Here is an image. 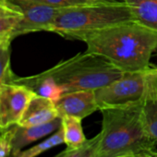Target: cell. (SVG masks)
Segmentation results:
<instances>
[{
    "label": "cell",
    "mask_w": 157,
    "mask_h": 157,
    "mask_svg": "<svg viewBox=\"0 0 157 157\" xmlns=\"http://www.w3.org/2000/svg\"><path fill=\"white\" fill-rule=\"evenodd\" d=\"M80 41L88 52L103 56L123 72L145 70L157 49V32L136 21L87 33Z\"/></svg>",
    "instance_id": "1"
},
{
    "label": "cell",
    "mask_w": 157,
    "mask_h": 157,
    "mask_svg": "<svg viewBox=\"0 0 157 157\" xmlns=\"http://www.w3.org/2000/svg\"><path fill=\"white\" fill-rule=\"evenodd\" d=\"M98 157L135 154L140 157L154 153L155 142L147 135L141 117V103L103 108Z\"/></svg>",
    "instance_id": "2"
},
{
    "label": "cell",
    "mask_w": 157,
    "mask_h": 157,
    "mask_svg": "<svg viewBox=\"0 0 157 157\" xmlns=\"http://www.w3.org/2000/svg\"><path fill=\"white\" fill-rule=\"evenodd\" d=\"M134 21L124 1H95L60 9L47 32L65 39L78 40L87 33Z\"/></svg>",
    "instance_id": "3"
},
{
    "label": "cell",
    "mask_w": 157,
    "mask_h": 157,
    "mask_svg": "<svg viewBox=\"0 0 157 157\" xmlns=\"http://www.w3.org/2000/svg\"><path fill=\"white\" fill-rule=\"evenodd\" d=\"M44 72L56 82L63 94L82 90L95 91L124 73L103 56L88 51L60 61Z\"/></svg>",
    "instance_id": "4"
},
{
    "label": "cell",
    "mask_w": 157,
    "mask_h": 157,
    "mask_svg": "<svg viewBox=\"0 0 157 157\" xmlns=\"http://www.w3.org/2000/svg\"><path fill=\"white\" fill-rule=\"evenodd\" d=\"M153 67L124 72L109 84L94 91L99 110L140 104L146 94Z\"/></svg>",
    "instance_id": "5"
},
{
    "label": "cell",
    "mask_w": 157,
    "mask_h": 157,
    "mask_svg": "<svg viewBox=\"0 0 157 157\" xmlns=\"http://www.w3.org/2000/svg\"><path fill=\"white\" fill-rule=\"evenodd\" d=\"M36 94L26 85L9 82L0 84V132L18 125Z\"/></svg>",
    "instance_id": "6"
},
{
    "label": "cell",
    "mask_w": 157,
    "mask_h": 157,
    "mask_svg": "<svg viewBox=\"0 0 157 157\" xmlns=\"http://www.w3.org/2000/svg\"><path fill=\"white\" fill-rule=\"evenodd\" d=\"M16 6L23 15L17 30L14 33V38L19 35L47 32L48 27L54 21L60 9L38 3L32 0H8Z\"/></svg>",
    "instance_id": "7"
},
{
    "label": "cell",
    "mask_w": 157,
    "mask_h": 157,
    "mask_svg": "<svg viewBox=\"0 0 157 157\" xmlns=\"http://www.w3.org/2000/svg\"><path fill=\"white\" fill-rule=\"evenodd\" d=\"M55 104L59 117L69 116L83 119L99 110L95 93L92 90L64 94Z\"/></svg>",
    "instance_id": "8"
},
{
    "label": "cell",
    "mask_w": 157,
    "mask_h": 157,
    "mask_svg": "<svg viewBox=\"0 0 157 157\" xmlns=\"http://www.w3.org/2000/svg\"><path fill=\"white\" fill-rule=\"evenodd\" d=\"M62 125V118L57 117L55 120L37 126L22 127L15 125L12 137V156L18 154L24 147L31 143L39 140L45 136L56 131ZM11 156V157H12Z\"/></svg>",
    "instance_id": "9"
},
{
    "label": "cell",
    "mask_w": 157,
    "mask_h": 157,
    "mask_svg": "<svg viewBox=\"0 0 157 157\" xmlns=\"http://www.w3.org/2000/svg\"><path fill=\"white\" fill-rule=\"evenodd\" d=\"M57 117H59V116L55 102L35 94L30 101L18 125L22 127L43 125Z\"/></svg>",
    "instance_id": "10"
},
{
    "label": "cell",
    "mask_w": 157,
    "mask_h": 157,
    "mask_svg": "<svg viewBox=\"0 0 157 157\" xmlns=\"http://www.w3.org/2000/svg\"><path fill=\"white\" fill-rule=\"evenodd\" d=\"M141 117L149 138L157 143V68L153 67L146 94L141 102Z\"/></svg>",
    "instance_id": "11"
},
{
    "label": "cell",
    "mask_w": 157,
    "mask_h": 157,
    "mask_svg": "<svg viewBox=\"0 0 157 157\" xmlns=\"http://www.w3.org/2000/svg\"><path fill=\"white\" fill-rule=\"evenodd\" d=\"M134 21L157 32V0H124Z\"/></svg>",
    "instance_id": "12"
},
{
    "label": "cell",
    "mask_w": 157,
    "mask_h": 157,
    "mask_svg": "<svg viewBox=\"0 0 157 157\" xmlns=\"http://www.w3.org/2000/svg\"><path fill=\"white\" fill-rule=\"evenodd\" d=\"M23 18L22 12L8 0H0V39H14V33Z\"/></svg>",
    "instance_id": "13"
},
{
    "label": "cell",
    "mask_w": 157,
    "mask_h": 157,
    "mask_svg": "<svg viewBox=\"0 0 157 157\" xmlns=\"http://www.w3.org/2000/svg\"><path fill=\"white\" fill-rule=\"evenodd\" d=\"M62 118V128L64 132V143L68 149L81 147L86 140V137L82 126V120L78 117L66 116Z\"/></svg>",
    "instance_id": "14"
},
{
    "label": "cell",
    "mask_w": 157,
    "mask_h": 157,
    "mask_svg": "<svg viewBox=\"0 0 157 157\" xmlns=\"http://www.w3.org/2000/svg\"><path fill=\"white\" fill-rule=\"evenodd\" d=\"M62 143H64V132H63L62 127H60L49 138L45 139L44 140L41 141L40 143H38L29 149L21 151L18 154H16L12 157H36V156L40 155L41 153H43L56 146H58Z\"/></svg>",
    "instance_id": "15"
},
{
    "label": "cell",
    "mask_w": 157,
    "mask_h": 157,
    "mask_svg": "<svg viewBox=\"0 0 157 157\" xmlns=\"http://www.w3.org/2000/svg\"><path fill=\"white\" fill-rule=\"evenodd\" d=\"M11 38L0 39V84L8 82L13 74L10 68Z\"/></svg>",
    "instance_id": "16"
},
{
    "label": "cell",
    "mask_w": 157,
    "mask_h": 157,
    "mask_svg": "<svg viewBox=\"0 0 157 157\" xmlns=\"http://www.w3.org/2000/svg\"><path fill=\"white\" fill-rule=\"evenodd\" d=\"M99 142L100 133L94 138L87 140L81 147L77 149L67 148L62 157H98Z\"/></svg>",
    "instance_id": "17"
},
{
    "label": "cell",
    "mask_w": 157,
    "mask_h": 157,
    "mask_svg": "<svg viewBox=\"0 0 157 157\" xmlns=\"http://www.w3.org/2000/svg\"><path fill=\"white\" fill-rule=\"evenodd\" d=\"M12 127L6 131L0 133V157L12 156Z\"/></svg>",
    "instance_id": "18"
},
{
    "label": "cell",
    "mask_w": 157,
    "mask_h": 157,
    "mask_svg": "<svg viewBox=\"0 0 157 157\" xmlns=\"http://www.w3.org/2000/svg\"><path fill=\"white\" fill-rule=\"evenodd\" d=\"M38 3H42L47 6L63 9V8H69L74 6H78L86 3L92 2L91 0H32Z\"/></svg>",
    "instance_id": "19"
},
{
    "label": "cell",
    "mask_w": 157,
    "mask_h": 157,
    "mask_svg": "<svg viewBox=\"0 0 157 157\" xmlns=\"http://www.w3.org/2000/svg\"><path fill=\"white\" fill-rule=\"evenodd\" d=\"M114 157H140L135 154H124V155H118V156H114Z\"/></svg>",
    "instance_id": "20"
},
{
    "label": "cell",
    "mask_w": 157,
    "mask_h": 157,
    "mask_svg": "<svg viewBox=\"0 0 157 157\" xmlns=\"http://www.w3.org/2000/svg\"><path fill=\"white\" fill-rule=\"evenodd\" d=\"M92 2L95 1H124V0H91Z\"/></svg>",
    "instance_id": "21"
},
{
    "label": "cell",
    "mask_w": 157,
    "mask_h": 157,
    "mask_svg": "<svg viewBox=\"0 0 157 157\" xmlns=\"http://www.w3.org/2000/svg\"><path fill=\"white\" fill-rule=\"evenodd\" d=\"M64 153H65V151H61V152H59L58 154H56V155H55L54 157H62Z\"/></svg>",
    "instance_id": "22"
},
{
    "label": "cell",
    "mask_w": 157,
    "mask_h": 157,
    "mask_svg": "<svg viewBox=\"0 0 157 157\" xmlns=\"http://www.w3.org/2000/svg\"><path fill=\"white\" fill-rule=\"evenodd\" d=\"M145 157H157V156H156V154H155V152H154V153L150 154V155H147V156H145Z\"/></svg>",
    "instance_id": "23"
},
{
    "label": "cell",
    "mask_w": 157,
    "mask_h": 157,
    "mask_svg": "<svg viewBox=\"0 0 157 157\" xmlns=\"http://www.w3.org/2000/svg\"><path fill=\"white\" fill-rule=\"evenodd\" d=\"M155 154H156V156H157V152H155Z\"/></svg>",
    "instance_id": "24"
},
{
    "label": "cell",
    "mask_w": 157,
    "mask_h": 157,
    "mask_svg": "<svg viewBox=\"0 0 157 157\" xmlns=\"http://www.w3.org/2000/svg\"><path fill=\"white\" fill-rule=\"evenodd\" d=\"M0 133H1V132H0Z\"/></svg>",
    "instance_id": "25"
}]
</instances>
